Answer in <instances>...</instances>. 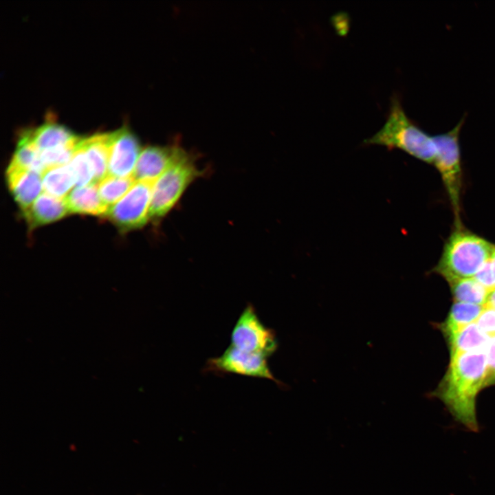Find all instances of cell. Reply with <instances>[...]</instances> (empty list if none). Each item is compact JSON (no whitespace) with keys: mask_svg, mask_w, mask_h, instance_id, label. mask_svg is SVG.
Here are the masks:
<instances>
[{"mask_svg":"<svg viewBox=\"0 0 495 495\" xmlns=\"http://www.w3.org/2000/svg\"><path fill=\"white\" fill-rule=\"evenodd\" d=\"M141 152L138 138L129 129L123 127L110 133L107 175L133 176Z\"/></svg>","mask_w":495,"mask_h":495,"instance_id":"obj_9","label":"cell"},{"mask_svg":"<svg viewBox=\"0 0 495 495\" xmlns=\"http://www.w3.org/2000/svg\"><path fill=\"white\" fill-rule=\"evenodd\" d=\"M490 263H491V265H492V271H493V274H494V281H495V248H494V251H493V252H492V256H491V257H490Z\"/></svg>","mask_w":495,"mask_h":495,"instance_id":"obj_27","label":"cell"},{"mask_svg":"<svg viewBox=\"0 0 495 495\" xmlns=\"http://www.w3.org/2000/svg\"><path fill=\"white\" fill-rule=\"evenodd\" d=\"M153 183L136 181L129 192L109 208L105 216L122 231L144 226L150 219Z\"/></svg>","mask_w":495,"mask_h":495,"instance_id":"obj_6","label":"cell"},{"mask_svg":"<svg viewBox=\"0 0 495 495\" xmlns=\"http://www.w3.org/2000/svg\"><path fill=\"white\" fill-rule=\"evenodd\" d=\"M65 200L72 214L105 216L109 208L100 197L97 183L76 187Z\"/></svg>","mask_w":495,"mask_h":495,"instance_id":"obj_14","label":"cell"},{"mask_svg":"<svg viewBox=\"0 0 495 495\" xmlns=\"http://www.w3.org/2000/svg\"><path fill=\"white\" fill-rule=\"evenodd\" d=\"M185 153L177 146H148L142 151L133 177L135 181L155 182Z\"/></svg>","mask_w":495,"mask_h":495,"instance_id":"obj_10","label":"cell"},{"mask_svg":"<svg viewBox=\"0 0 495 495\" xmlns=\"http://www.w3.org/2000/svg\"><path fill=\"white\" fill-rule=\"evenodd\" d=\"M230 345L268 358L276 351L277 342L273 331L261 322L254 307L249 304L232 329Z\"/></svg>","mask_w":495,"mask_h":495,"instance_id":"obj_7","label":"cell"},{"mask_svg":"<svg viewBox=\"0 0 495 495\" xmlns=\"http://www.w3.org/2000/svg\"><path fill=\"white\" fill-rule=\"evenodd\" d=\"M465 116L450 131L434 135L437 153L433 164L439 170L456 219L460 225V198L462 187V172L459 136Z\"/></svg>","mask_w":495,"mask_h":495,"instance_id":"obj_4","label":"cell"},{"mask_svg":"<svg viewBox=\"0 0 495 495\" xmlns=\"http://www.w3.org/2000/svg\"><path fill=\"white\" fill-rule=\"evenodd\" d=\"M80 143L81 141L68 164L75 180V187H82L95 183L91 166Z\"/></svg>","mask_w":495,"mask_h":495,"instance_id":"obj_22","label":"cell"},{"mask_svg":"<svg viewBox=\"0 0 495 495\" xmlns=\"http://www.w3.org/2000/svg\"><path fill=\"white\" fill-rule=\"evenodd\" d=\"M485 353L487 370L484 387L495 384V335L490 337Z\"/></svg>","mask_w":495,"mask_h":495,"instance_id":"obj_24","label":"cell"},{"mask_svg":"<svg viewBox=\"0 0 495 495\" xmlns=\"http://www.w3.org/2000/svg\"><path fill=\"white\" fill-rule=\"evenodd\" d=\"M32 139L40 152L77 144L82 138L54 121H47L30 131Z\"/></svg>","mask_w":495,"mask_h":495,"instance_id":"obj_13","label":"cell"},{"mask_svg":"<svg viewBox=\"0 0 495 495\" xmlns=\"http://www.w3.org/2000/svg\"><path fill=\"white\" fill-rule=\"evenodd\" d=\"M485 305L495 309V288L489 291L486 304Z\"/></svg>","mask_w":495,"mask_h":495,"instance_id":"obj_26","label":"cell"},{"mask_svg":"<svg viewBox=\"0 0 495 495\" xmlns=\"http://www.w3.org/2000/svg\"><path fill=\"white\" fill-rule=\"evenodd\" d=\"M135 182L133 176L118 177L107 175L97 183L100 197L102 201L110 208L119 201Z\"/></svg>","mask_w":495,"mask_h":495,"instance_id":"obj_21","label":"cell"},{"mask_svg":"<svg viewBox=\"0 0 495 495\" xmlns=\"http://www.w3.org/2000/svg\"><path fill=\"white\" fill-rule=\"evenodd\" d=\"M485 351L450 356L447 371L434 392L457 422L468 430L478 432L476 398L484 388L486 376Z\"/></svg>","mask_w":495,"mask_h":495,"instance_id":"obj_1","label":"cell"},{"mask_svg":"<svg viewBox=\"0 0 495 495\" xmlns=\"http://www.w3.org/2000/svg\"><path fill=\"white\" fill-rule=\"evenodd\" d=\"M6 174L8 188L22 211L43 192L42 174L37 171L9 164Z\"/></svg>","mask_w":495,"mask_h":495,"instance_id":"obj_11","label":"cell"},{"mask_svg":"<svg viewBox=\"0 0 495 495\" xmlns=\"http://www.w3.org/2000/svg\"><path fill=\"white\" fill-rule=\"evenodd\" d=\"M10 165L41 174L46 170L41 159V153L32 139L30 131H27L20 137Z\"/></svg>","mask_w":495,"mask_h":495,"instance_id":"obj_18","label":"cell"},{"mask_svg":"<svg viewBox=\"0 0 495 495\" xmlns=\"http://www.w3.org/2000/svg\"><path fill=\"white\" fill-rule=\"evenodd\" d=\"M364 144L399 149L430 164H433L437 153L434 135L407 116L397 94L391 97L385 123L373 135L364 140Z\"/></svg>","mask_w":495,"mask_h":495,"instance_id":"obj_2","label":"cell"},{"mask_svg":"<svg viewBox=\"0 0 495 495\" xmlns=\"http://www.w3.org/2000/svg\"><path fill=\"white\" fill-rule=\"evenodd\" d=\"M80 144L91 166L94 182L98 183L108 175L109 133L82 138Z\"/></svg>","mask_w":495,"mask_h":495,"instance_id":"obj_15","label":"cell"},{"mask_svg":"<svg viewBox=\"0 0 495 495\" xmlns=\"http://www.w3.org/2000/svg\"><path fill=\"white\" fill-rule=\"evenodd\" d=\"M199 173L186 153L170 166L153 183L150 218L158 219L166 215Z\"/></svg>","mask_w":495,"mask_h":495,"instance_id":"obj_5","label":"cell"},{"mask_svg":"<svg viewBox=\"0 0 495 495\" xmlns=\"http://www.w3.org/2000/svg\"><path fill=\"white\" fill-rule=\"evenodd\" d=\"M455 302L484 306L489 290L474 277L458 279L449 283Z\"/></svg>","mask_w":495,"mask_h":495,"instance_id":"obj_20","label":"cell"},{"mask_svg":"<svg viewBox=\"0 0 495 495\" xmlns=\"http://www.w3.org/2000/svg\"><path fill=\"white\" fill-rule=\"evenodd\" d=\"M476 323L480 329L489 337L495 335V309L484 305Z\"/></svg>","mask_w":495,"mask_h":495,"instance_id":"obj_23","label":"cell"},{"mask_svg":"<svg viewBox=\"0 0 495 495\" xmlns=\"http://www.w3.org/2000/svg\"><path fill=\"white\" fill-rule=\"evenodd\" d=\"M484 306L470 303L455 302L449 314L441 325L446 336L465 326L476 322Z\"/></svg>","mask_w":495,"mask_h":495,"instance_id":"obj_19","label":"cell"},{"mask_svg":"<svg viewBox=\"0 0 495 495\" xmlns=\"http://www.w3.org/2000/svg\"><path fill=\"white\" fill-rule=\"evenodd\" d=\"M42 181L43 192L59 199H65L75 186L68 164L46 169L42 174Z\"/></svg>","mask_w":495,"mask_h":495,"instance_id":"obj_17","label":"cell"},{"mask_svg":"<svg viewBox=\"0 0 495 495\" xmlns=\"http://www.w3.org/2000/svg\"><path fill=\"white\" fill-rule=\"evenodd\" d=\"M22 212L30 230L58 221L69 214L65 199L44 192Z\"/></svg>","mask_w":495,"mask_h":495,"instance_id":"obj_12","label":"cell"},{"mask_svg":"<svg viewBox=\"0 0 495 495\" xmlns=\"http://www.w3.org/2000/svg\"><path fill=\"white\" fill-rule=\"evenodd\" d=\"M450 356L458 353L486 351L490 337L476 322L465 326L446 336Z\"/></svg>","mask_w":495,"mask_h":495,"instance_id":"obj_16","label":"cell"},{"mask_svg":"<svg viewBox=\"0 0 495 495\" xmlns=\"http://www.w3.org/2000/svg\"><path fill=\"white\" fill-rule=\"evenodd\" d=\"M474 278L489 291L495 288V281L490 258L480 268Z\"/></svg>","mask_w":495,"mask_h":495,"instance_id":"obj_25","label":"cell"},{"mask_svg":"<svg viewBox=\"0 0 495 495\" xmlns=\"http://www.w3.org/2000/svg\"><path fill=\"white\" fill-rule=\"evenodd\" d=\"M267 358L230 345L220 356L209 359L207 368L209 371L266 378L277 382L270 370Z\"/></svg>","mask_w":495,"mask_h":495,"instance_id":"obj_8","label":"cell"},{"mask_svg":"<svg viewBox=\"0 0 495 495\" xmlns=\"http://www.w3.org/2000/svg\"><path fill=\"white\" fill-rule=\"evenodd\" d=\"M494 248L485 239L456 228L445 243L434 271L448 283L473 278L490 260Z\"/></svg>","mask_w":495,"mask_h":495,"instance_id":"obj_3","label":"cell"}]
</instances>
